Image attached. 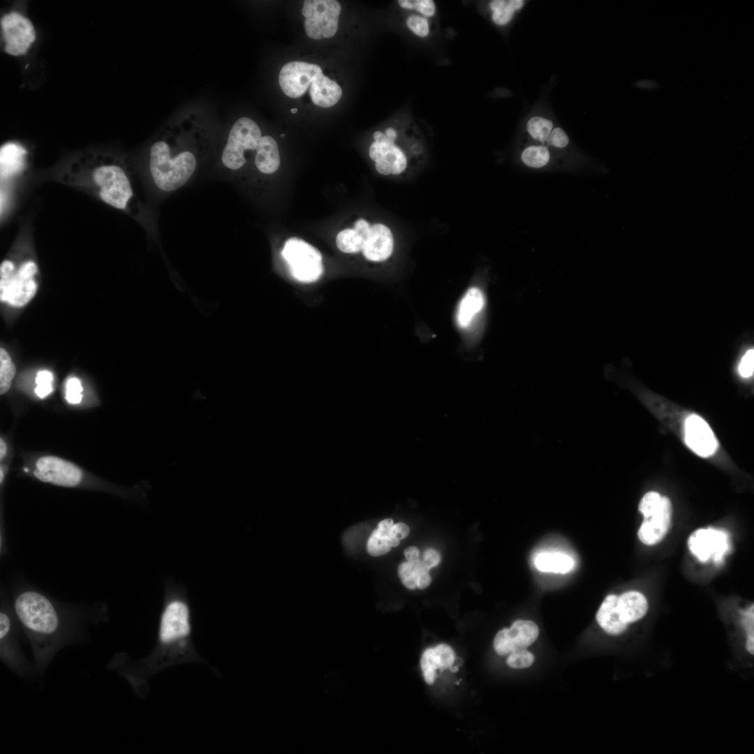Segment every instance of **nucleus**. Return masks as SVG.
<instances>
[{
  "mask_svg": "<svg viewBox=\"0 0 754 754\" xmlns=\"http://www.w3.org/2000/svg\"><path fill=\"white\" fill-rule=\"evenodd\" d=\"M685 441L698 455L707 457L718 448L717 440L709 424L700 416L693 414L687 417L684 424Z\"/></svg>",
  "mask_w": 754,
  "mask_h": 754,
  "instance_id": "obj_15",
  "label": "nucleus"
},
{
  "mask_svg": "<svg viewBox=\"0 0 754 754\" xmlns=\"http://www.w3.org/2000/svg\"><path fill=\"white\" fill-rule=\"evenodd\" d=\"M280 137H281V138H284V137H285V134H281V135H280Z\"/></svg>",
  "mask_w": 754,
  "mask_h": 754,
  "instance_id": "obj_48",
  "label": "nucleus"
},
{
  "mask_svg": "<svg viewBox=\"0 0 754 754\" xmlns=\"http://www.w3.org/2000/svg\"><path fill=\"white\" fill-rule=\"evenodd\" d=\"M6 451H7V445H6L5 441L3 440V438H1V439H0V459L1 460H2L4 458L6 454Z\"/></svg>",
  "mask_w": 754,
  "mask_h": 754,
  "instance_id": "obj_45",
  "label": "nucleus"
},
{
  "mask_svg": "<svg viewBox=\"0 0 754 754\" xmlns=\"http://www.w3.org/2000/svg\"><path fill=\"white\" fill-rule=\"evenodd\" d=\"M485 305L482 292L478 288H471L462 298L458 309L457 321L460 327L469 325L476 314Z\"/></svg>",
  "mask_w": 754,
  "mask_h": 754,
  "instance_id": "obj_26",
  "label": "nucleus"
},
{
  "mask_svg": "<svg viewBox=\"0 0 754 754\" xmlns=\"http://www.w3.org/2000/svg\"><path fill=\"white\" fill-rule=\"evenodd\" d=\"M53 379L52 374L47 370H42L37 373L36 383L37 385L51 384Z\"/></svg>",
  "mask_w": 754,
  "mask_h": 754,
  "instance_id": "obj_41",
  "label": "nucleus"
},
{
  "mask_svg": "<svg viewBox=\"0 0 754 754\" xmlns=\"http://www.w3.org/2000/svg\"><path fill=\"white\" fill-rule=\"evenodd\" d=\"M373 138L369 154L375 161L376 171L383 175H398L404 172L408 165L409 154L397 144L398 131L389 127L384 132H374Z\"/></svg>",
  "mask_w": 754,
  "mask_h": 754,
  "instance_id": "obj_8",
  "label": "nucleus"
},
{
  "mask_svg": "<svg viewBox=\"0 0 754 754\" xmlns=\"http://www.w3.org/2000/svg\"><path fill=\"white\" fill-rule=\"evenodd\" d=\"M431 583V577L429 575V570H422L417 578V587L420 589H424L427 588Z\"/></svg>",
  "mask_w": 754,
  "mask_h": 754,
  "instance_id": "obj_42",
  "label": "nucleus"
},
{
  "mask_svg": "<svg viewBox=\"0 0 754 754\" xmlns=\"http://www.w3.org/2000/svg\"><path fill=\"white\" fill-rule=\"evenodd\" d=\"M409 527L403 522H399L394 524L392 529V535L399 540L406 538L409 534Z\"/></svg>",
  "mask_w": 754,
  "mask_h": 754,
  "instance_id": "obj_40",
  "label": "nucleus"
},
{
  "mask_svg": "<svg viewBox=\"0 0 754 754\" xmlns=\"http://www.w3.org/2000/svg\"><path fill=\"white\" fill-rule=\"evenodd\" d=\"M524 1L522 0H494L489 3L492 11L493 22L498 25L508 24L514 15V13L520 9Z\"/></svg>",
  "mask_w": 754,
  "mask_h": 754,
  "instance_id": "obj_28",
  "label": "nucleus"
},
{
  "mask_svg": "<svg viewBox=\"0 0 754 754\" xmlns=\"http://www.w3.org/2000/svg\"><path fill=\"white\" fill-rule=\"evenodd\" d=\"M404 555L408 562L412 563L419 560L420 552L415 546H410L405 549Z\"/></svg>",
  "mask_w": 754,
  "mask_h": 754,
  "instance_id": "obj_43",
  "label": "nucleus"
},
{
  "mask_svg": "<svg viewBox=\"0 0 754 754\" xmlns=\"http://www.w3.org/2000/svg\"><path fill=\"white\" fill-rule=\"evenodd\" d=\"M406 24L415 36L424 38L430 34L431 24L428 17L416 13L407 16Z\"/></svg>",
  "mask_w": 754,
  "mask_h": 754,
  "instance_id": "obj_34",
  "label": "nucleus"
},
{
  "mask_svg": "<svg viewBox=\"0 0 754 754\" xmlns=\"http://www.w3.org/2000/svg\"><path fill=\"white\" fill-rule=\"evenodd\" d=\"M753 350H748L742 356L738 367L739 374L744 378H749L753 374L754 355Z\"/></svg>",
  "mask_w": 754,
  "mask_h": 754,
  "instance_id": "obj_37",
  "label": "nucleus"
},
{
  "mask_svg": "<svg viewBox=\"0 0 754 754\" xmlns=\"http://www.w3.org/2000/svg\"><path fill=\"white\" fill-rule=\"evenodd\" d=\"M13 609L30 644L34 665L40 677L61 649L82 640V633L58 605L39 591L27 589L17 593Z\"/></svg>",
  "mask_w": 754,
  "mask_h": 754,
  "instance_id": "obj_3",
  "label": "nucleus"
},
{
  "mask_svg": "<svg viewBox=\"0 0 754 754\" xmlns=\"http://www.w3.org/2000/svg\"><path fill=\"white\" fill-rule=\"evenodd\" d=\"M15 374V367L10 357L3 348L0 349V393L3 394L10 389Z\"/></svg>",
  "mask_w": 754,
  "mask_h": 754,
  "instance_id": "obj_30",
  "label": "nucleus"
},
{
  "mask_svg": "<svg viewBox=\"0 0 754 754\" xmlns=\"http://www.w3.org/2000/svg\"><path fill=\"white\" fill-rule=\"evenodd\" d=\"M281 255L289 265L291 275L300 282H314L323 274L321 253L302 239H287Z\"/></svg>",
  "mask_w": 754,
  "mask_h": 754,
  "instance_id": "obj_9",
  "label": "nucleus"
},
{
  "mask_svg": "<svg viewBox=\"0 0 754 754\" xmlns=\"http://www.w3.org/2000/svg\"><path fill=\"white\" fill-rule=\"evenodd\" d=\"M553 127L552 122L541 117H533L527 123V130L535 139L544 143Z\"/></svg>",
  "mask_w": 754,
  "mask_h": 754,
  "instance_id": "obj_33",
  "label": "nucleus"
},
{
  "mask_svg": "<svg viewBox=\"0 0 754 754\" xmlns=\"http://www.w3.org/2000/svg\"><path fill=\"white\" fill-rule=\"evenodd\" d=\"M455 659L452 648L445 644H440L434 647L425 649L420 658V668L425 682L432 684L436 677L437 670L451 667Z\"/></svg>",
  "mask_w": 754,
  "mask_h": 754,
  "instance_id": "obj_17",
  "label": "nucleus"
},
{
  "mask_svg": "<svg viewBox=\"0 0 754 754\" xmlns=\"http://www.w3.org/2000/svg\"><path fill=\"white\" fill-rule=\"evenodd\" d=\"M427 569L423 566L421 561L415 562H404L398 567V575L402 584L409 589H415L417 587V578L420 573Z\"/></svg>",
  "mask_w": 754,
  "mask_h": 754,
  "instance_id": "obj_29",
  "label": "nucleus"
},
{
  "mask_svg": "<svg viewBox=\"0 0 754 754\" xmlns=\"http://www.w3.org/2000/svg\"><path fill=\"white\" fill-rule=\"evenodd\" d=\"M34 475L43 482L68 487L78 485L83 477L76 465L54 456L40 457L36 462Z\"/></svg>",
  "mask_w": 754,
  "mask_h": 754,
  "instance_id": "obj_12",
  "label": "nucleus"
},
{
  "mask_svg": "<svg viewBox=\"0 0 754 754\" xmlns=\"http://www.w3.org/2000/svg\"><path fill=\"white\" fill-rule=\"evenodd\" d=\"M290 112H291V113H296L297 112V108H292L290 110Z\"/></svg>",
  "mask_w": 754,
  "mask_h": 754,
  "instance_id": "obj_47",
  "label": "nucleus"
},
{
  "mask_svg": "<svg viewBox=\"0 0 754 754\" xmlns=\"http://www.w3.org/2000/svg\"><path fill=\"white\" fill-rule=\"evenodd\" d=\"M688 545L691 553L701 562L713 558L716 563L721 562L728 550L727 535L714 528H700L689 537Z\"/></svg>",
  "mask_w": 754,
  "mask_h": 754,
  "instance_id": "obj_14",
  "label": "nucleus"
},
{
  "mask_svg": "<svg viewBox=\"0 0 754 754\" xmlns=\"http://www.w3.org/2000/svg\"><path fill=\"white\" fill-rule=\"evenodd\" d=\"M507 633L513 651L526 649L531 645L539 635L538 626L532 621L519 619L514 621Z\"/></svg>",
  "mask_w": 754,
  "mask_h": 754,
  "instance_id": "obj_25",
  "label": "nucleus"
},
{
  "mask_svg": "<svg viewBox=\"0 0 754 754\" xmlns=\"http://www.w3.org/2000/svg\"><path fill=\"white\" fill-rule=\"evenodd\" d=\"M66 399L70 404H78L82 400V387L80 380L76 378H71L66 382Z\"/></svg>",
  "mask_w": 754,
  "mask_h": 754,
  "instance_id": "obj_36",
  "label": "nucleus"
},
{
  "mask_svg": "<svg viewBox=\"0 0 754 754\" xmlns=\"http://www.w3.org/2000/svg\"><path fill=\"white\" fill-rule=\"evenodd\" d=\"M618 596L608 595L600 605L596 616V621L601 628L611 635H619L628 628L621 619L617 611Z\"/></svg>",
  "mask_w": 754,
  "mask_h": 754,
  "instance_id": "obj_20",
  "label": "nucleus"
},
{
  "mask_svg": "<svg viewBox=\"0 0 754 754\" xmlns=\"http://www.w3.org/2000/svg\"><path fill=\"white\" fill-rule=\"evenodd\" d=\"M38 272L36 264L27 260L16 267L9 260L0 265V298L13 306H22L28 303L36 292L34 276Z\"/></svg>",
  "mask_w": 754,
  "mask_h": 754,
  "instance_id": "obj_5",
  "label": "nucleus"
},
{
  "mask_svg": "<svg viewBox=\"0 0 754 754\" xmlns=\"http://www.w3.org/2000/svg\"><path fill=\"white\" fill-rule=\"evenodd\" d=\"M393 248L391 230L385 224L376 223L371 225L364 239L362 252L368 260L382 262L390 257Z\"/></svg>",
  "mask_w": 754,
  "mask_h": 754,
  "instance_id": "obj_16",
  "label": "nucleus"
},
{
  "mask_svg": "<svg viewBox=\"0 0 754 754\" xmlns=\"http://www.w3.org/2000/svg\"><path fill=\"white\" fill-rule=\"evenodd\" d=\"M545 142L549 145L563 148L568 145L569 138L565 131L562 128L558 127L551 131Z\"/></svg>",
  "mask_w": 754,
  "mask_h": 754,
  "instance_id": "obj_38",
  "label": "nucleus"
},
{
  "mask_svg": "<svg viewBox=\"0 0 754 754\" xmlns=\"http://www.w3.org/2000/svg\"><path fill=\"white\" fill-rule=\"evenodd\" d=\"M535 660L534 655L526 649H516L510 653L507 665L513 669H524L531 666Z\"/></svg>",
  "mask_w": 754,
  "mask_h": 754,
  "instance_id": "obj_35",
  "label": "nucleus"
},
{
  "mask_svg": "<svg viewBox=\"0 0 754 754\" xmlns=\"http://www.w3.org/2000/svg\"><path fill=\"white\" fill-rule=\"evenodd\" d=\"M441 560L439 553L434 549H428L424 553V558L422 561L423 566L428 570L431 568L437 566Z\"/></svg>",
  "mask_w": 754,
  "mask_h": 754,
  "instance_id": "obj_39",
  "label": "nucleus"
},
{
  "mask_svg": "<svg viewBox=\"0 0 754 754\" xmlns=\"http://www.w3.org/2000/svg\"><path fill=\"white\" fill-rule=\"evenodd\" d=\"M3 478H4V473L3 471L2 467H1V470H0V482L1 483H2V482L3 481Z\"/></svg>",
  "mask_w": 754,
  "mask_h": 754,
  "instance_id": "obj_46",
  "label": "nucleus"
},
{
  "mask_svg": "<svg viewBox=\"0 0 754 754\" xmlns=\"http://www.w3.org/2000/svg\"><path fill=\"white\" fill-rule=\"evenodd\" d=\"M616 607L621 619L629 626L646 615L649 605L646 597L642 593L630 591L618 596Z\"/></svg>",
  "mask_w": 754,
  "mask_h": 754,
  "instance_id": "obj_19",
  "label": "nucleus"
},
{
  "mask_svg": "<svg viewBox=\"0 0 754 754\" xmlns=\"http://www.w3.org/2000/svg\"><path fill=\"white\" fill-rule=\"evenodd\" d=\"M27 150L17 142H6L0 149L1 182L13 179L25 168Z\"/></svg>",
  "mask_w": 754,
  "mask_h": 754,
  "instance_id": "obj_18",
  "label": "nucleus"
},
{
  "mask_svg": "<svg viewBox=\"0 0 754 754\" xmlns=\"http://www.w3.org/2000/svg\"><path fill=\"white\" fill-rule=\"evenodd\" d=\"M340 12L341 5L336 0L304 1L302 13L306 35L315 40L334 36Z\"/></svg>",
  "mask_w": 754,
  "mask_h": 754,
  "instance_id": "obj_10",
  "label": "nucleus"
},
{
  "mask_svg": "<svg viewBox=\"0 0 754 754\" xmlns=\"http://www.w3.org/2000/svg\"><path fill=\"white\" fill-rule=\"evenodd\" d=\"M192 610L186 591L182 586H166L153 649L145 657L131 659L124 651L117 652L106 668L124 677L135 695L145 699L149 694V679L156 674L181 664L206 665L220 674L198 652L193 642Z\"/></svg>",
  "mask_w": 754,
  "mask_h": 754,
  "instance_id": "obj_1",
  "label": "nucleus"
},
{
  "mask_svg": "<svg viewBox=\"0 0 754 754\" xmlns=\"http://www.w3.org/2000/svg\"><path fill=\"white\" fill-rule=\"evenodd\" d=\"M522 160L528 167L541 168L548 163L549 153L544 146H531L523 151Z\"/></svg>",
  "mask_w": 754,
  "mask_h": 754,
  "instance_id": "obj_31",
  "label": "nucleus"
},
{
  "mask_svg": "<svg viewBox=\"0 0 754 754\" xmlns=\"http://www.w3.org/2000/svg\"><path fill=\"white\" fill-rule=\"evenodd\" d=\"M371 225L364 219L357 220L353 228H346L340 231L336 238L338 249L346 253H355L362 251L364 239Z\"/></svg>",
  "mask_w": 754,
  "mask_h": 754,
  "instance_id": "obj_22",
  "label": "nucleus"
},
{
  "mask_svg": "<svg viewBox=\"0 0 754 754\" xmlns=\"http://www.w3.org/2000/svg\"><path fill=\"white\" fill-rule=\"evenodd\" d=\"M535 566L542 572L566 573L572 570L574 561L571 557L561 553H541L534 561Z\"/></svg>",
  "mask_w": 754,
  "mask_h": 754,
  "instance_id": "obj_27",
  "label": "nucleus"
},
{
  "mask_svg": "<svg viewBox=\"0 0 754 754\" xmlns=\"http://www.w3.org/2000/svg\"><path fill=\"white\" fill-rule=\"evenodd\" d=\"M394 525L392 519L380 521L371 533L367 542V552L372 556H379L389 552L392 547L399 545V540L392 534Z\"/></svg>",
  "mask_w": 754,
  "mask_h": 754,
  "instance_id": "obj_21",
  "label": "nucleus"
},
{
  "mask_svg": "<svg viewBox=\"0 0 754 754\" xmlns=\"http://www.w3.org/2000/svg\"><path fill=\"white\" fill-rule=\"evenodd\" d=\"M309 93L315 105L329 108L339 101L342 90L335 81L322 75L310 85Z\"/></svg>",
  "mask_w": 754,
  "mask_h": 754,
  "instance_id": "obj_24",
  "label": "nucleus"
},
{
  "mask_svg": "<svg viewBox=\"0 0 754 754\" xmlns=\"http://www.w3.org/2000/svg\"><path fill=\"white\" fill-rule=\"evenodd\" d=\"M322 75L321 68L316 64L290 61L280 71L279 82L286 96L297 98L302 96L308 87Z\"/></svg>",
  "mask_w": 754,
  "mask_h": 754,
  "instance_id": "obj_13",
  "label": "nucleus"
},
{
  "mask_svg": "<svg viewBox=\"0 0 754 754\" xmlns=\"http://www.w3.org/2000/svg\"><path fill=\"white\" fill-rule=\"evenodd\" d=\"M261 137V131L253 120L248 117L237 120L230 130L221 154L225 171H239L247 162L246 151L256 150Z\"/></svg>",
  "mask_w": 754,
  "mask_h": 754,
  "instance_id": "obj_6",
  "label": "nucleus"
},
{
  "mask_svg": "<svg viewBox=\"0 0 754 754\" xmlns=\"http://www.w3.org/2000/svg\"><path fill=\"white\" fill-rule=\"evenodd\" d=\"M16 621L13 609L3 602L0 612V659L20 678L31 679L37 673L22 649Z\"/></svg>",
  "mask_w": 754,
  "mask_h": 754,
  "instance_id": "obj_4",
  "label": "nucleus"
},
{
  "mask_svg": "<svg viewBox=\"0 0 754 754\" xmlns=\"http://www.w3.org/2000/svg\"><path fill=\"white\" fill-rule=\"evenodd\" d=\"M52 391V385H37L35 388V392L40 398H44L47 396Z\"/></svg>",
  "mask_w": 754,
  "mask_h": 754,
  "instance_id": "obj_44",
  "label": "nucleus"
},
{
  "mask_svg": "<svg viewBox=\"0 0 754 754\" xmlns=\"http://www.w3.org/2000/svg\"><path fill=\"white\" fill-rule=\"evenodd\" d=\"M4 50L13 56L27 53L36 38V31L31 22L22 14L13 11L4 15L1 20Z\"/></svg>",
  "mask_w": 754,
  "mask_h": 754,
  "instance_id": "obj_11",
  "label": "nucleus"
},
{
  "mask_svg": "<svg viewBox=\"0 0 754 754\" xmlns=\"http://www.w3.org/2000/svg\"><path fill=\"white\" fill-rule=\"evenodd\" d=\"M254 163L263 174L275 172L280 165V155L276 140L269 135L262 136L255 156Z\"/></svg>",
  "mask_w": 754,
  "mask_h": 754,
  "instance_id": "obj_23",
  "label": "nucleus"
},
{
  "mask_svg": "<svg viewBox=\"0 0 754 754\" xmlns=\"http://www.w3.org/2000/svg\"><path fill=\"white\" fill-rule=\"evenodd\" d=\"M59 178L149 226V214L134 175L117 158L102 154L80 157L61 170Z\"/></svg>",
  "mask_w": 754,
  "mask_h": 754,
  "instance_id": "obj_2",
  "label": "nucleus"
},
{
  "mask_svg": "<svg viewBox=\"0 0 754 754\" xmlns=\"http://www.w3.org/2000/svg\"><path fill=\"white\" fill-rule=\"evenodd\" d=\"M399 6L405 10L431 18L435 16L436 7L432 0H399Z\"/></svg>",
  "mask_w": 754,
  "mask_h": 754,
  "instance_id": "obj_32",
  "label": "nucleus"
},
{
  "mask_svg": "<svg viewBox=\"0 0 754 754\" xmlns=\"http://www.w3.org/2000/svg\"><path fill=\"white\" fill-rule=\"evenodd\" d=\"M639 510L644 515L639 539L647 545L658 543L670 526L672 509L670 499L655 491L648 492L642 498Z\"/></svg>",
  "mask_w": 754,
  "mask_h": 754,
  "instance_id": "obj_7",
  "label": "nucleus"
}]
</instances>
